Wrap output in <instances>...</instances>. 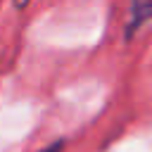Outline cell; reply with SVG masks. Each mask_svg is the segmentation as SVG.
Here are the masks:
<instances>
[{
  "label": "cell",
  "instance_id": "6da1fadb",
  "mask_svg": "<svg viewBox=\"0 0 152 152\" xmlns=\"http://www.w3.org/2000/svg\"><path fill=\"white\" fill-rule=\"evenodd\" d=\"M152 19V0H131L128 7V21H126V36L131 38L142 24Z\"/></svg>",
  "mask_w": 152,
  "mask_h": 152
},
{
  "label": "cell",
  "instance_id": "7a4b0ae2",
  "mask_svg": "<svg viewBox=\"0 0 152 152\" xmlns=\"http://www.w3.org/2000/svg\"><path fill=\"white\" fill-rule=\"evenodd\" d=\"M59 147H62V142H55V145H50V147H45L40 152H59Z\"/></svg>",
  "mask_w": 152,
  "mask_h": 152
}]
</instances>
